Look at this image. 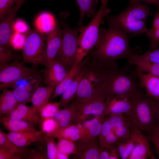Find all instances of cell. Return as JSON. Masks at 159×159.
I'll use <instances>...</instances> for the list:
<instances>
[{"label":"cell","instance_id":"cell-51","mask_svg":"<svg viewBox=\"0 0 159 159\" xmlns=\"http://www.w3.org/2000/svg\"><path fill=\"white\" fill-rule=\"evenodd\" d=\"M29 28L25 21L21 19H17L14 23L13 30L14 32L25 34L28 31Z\"/></svg>","mask_w":159,"mask_h":159},{"label":"cell","instance_id":"cell-26","mask_svg":"<svg viewBox=\"0 0 159 159\" xmlns=\"http://www.w3.org/2000/svg\"><path fill=\"white\" fill-rule=\"evenodd\" d=\"M1 122L9 132H16L28 130H35V124L27 121L15 120L6 117L1 116Z\"/></svg>","mask_w":159,"mask_h":159},{"label":"cell","instance_id":"cell-31","mask_svg":"<svg viewBox=\"0 0 159 159\" xmlns=\"http://www.w3.org/2000/svg\"><path fill=\"white\" fill-rule=\"evenodd\" d=\"M157 8L151 28L146 33L150 40L149 46L152 49L157 48L159 46V7Z\"/></svg>","mask_w":159,"mask_h":159},{"label":"cell","instance_id":"cell-29","mask_svg":"<svg viewBox=\"0 0 159 159\" xmlns=\"http://www.w3.org/2000/svg\"><path fill=\"white\" fill-rule=\"evenodd\" d=\"M80 11L78 27L83 24L84 19L86 15L88 17H93L96 14L95 6L98 2L97 0H75Z\"/></svg>","mask_w":159,"mask_h":159},{"label":"cell","instance_id":"cell-28","mask_svg":"<svg viewBox=\"0 0 159 159\" xmlns=\"http://www.w3.org/2000/svg\"><path fill=\"white\" fill-rule=\"evenodd\" d=\"M105 115H104L86 128L81 130L80 140L83 142H88L95 140L96 137L100 133L102 125Z\"/></svg>","mask_w":159,"mask_h":159},{"label":"cell","instance_id":"cell-50","mask_svg":"<svg viewBox=\"0 0 159 159\" xmlns=\"http://www.w3.org/2000/svg\"><path fill=\"white\" fill-rule=\"evenodd\" d=\"M27 158L30 159H45L48 158L47 155L40 150L30 149L27 150Z\"/></svg>","mask_w":159,"mask_h":159},{"label":"cell","instance_id":"cell-3","mask_svg":"<svg viewBox=\"0 0 159 159\" xmlns=\"http://www.w3.org/2000/svg\"><path fill=\"white\" fill-rule=\"evenodd\" d=\"M153 14L147 4L138 2L129 3L128 6L117 15L108 14L106 16L108 26L120 29L132 36L148 31L146 19L148 16Z\"/></svg>","mask_w":159,"mask_h":159},{"label":"cell","instance_id":"cell-34","mask_svg":"<svg viewBox=\"0 0 159 159\" xmlns=\"http://www.w3.org/2000/svg\"><path fill=\"white\" fill-rule=\"evenodd\" d=\"M57 145V150L68 156L72 153L75 154L76 149V145L74 142L68 139L58 137Z\"/></svg>","mask_w":159,"mask_h":159},{"label":"cell","instance_id":"cell-35","mask_svg":"<svg viewBox=\"0 0 159 159\" xmlns=\"http://www.w3.org/2000/svg\"><path fill=\"white\" fill-rule=\"evenodd\" d=\"M52 134H46L44 137L47 146V155L48 159H57V148Z\"/></svg>","mask_w":159,"mask_h":159},{"label":"cell","instance_id":"cell-37","mask_svg":"<svg viewBox=\"0 0 159 159\" xmlns=\"http://www.w3.org/2000/svg\"><path fill=\"white\" fill-rule=\"evenodd\" d=\"M17 57L11 47H0V67L8 64Z\"/></svg>","mask_w":159,"mask_h":159},{"label":"cell","instance_id":"cell-24","mask_svg":"<svg viewBox=\"0 0 159 159\" xmlns=\"http://www.w3.org/2000/svg\"><path fill=\"white\" fill-rule=\"evenodd\" d=\"M54 88V87L47 85L39 86L33 93L30 101L38 113L41 108L49 102Z\"/></svg>","mask_w":159,"mask_h":159},{"label":"cell","instance_id":"cell-19","mask_svg":"<svg viewBox=\"0 0 159 159\" xmlns=\"http://www.w3.org/2000/svg\"><path fill=\"white\" fill-rule=\"evenodd\" d=\"M136 71L142 88L146 95L152 98L159 99V77L150 73Z\"/></svg>","mask_w":159,"mask_h":159},{"label":"cell","instance_id":"cell-11","mask_svg":"<svg viewBox=\"0 0 159 159\" xmlns=\"http://www.w3.org/2000/svg\"><path fill=\"white\" fill-rule=\"evenodd\" d=\"M25 82L13 87V93L19 103L26 104L30 101L32 95L42 82L39 74L25 78Z\"/></svg>","mask_w":159,"mask_h":159},{"label":"cell","instance_id":"cell-39","mask_svg":"<svg viewBox=\"0 0 159 159\" xmlns=\"http://www.w3.org/2000/svg\"><path fill=\"white\" fill-rule=\"evenodd\" d=\"M120 158V155L116 144L108 148L100 147L99 159H118Z\"/></svg>","mask_w":159,"mask_h":159},{"label":"cell","instance_id":"cell-2","mask_svg":"<svg viewBox=\"0 0 159 159\" xmlns=\"http://www.w3.org/2000/svg\"><path fill=\"white\" fill-rule=\"evenodd\" d=\"M136 71L129 65L119 68L117 64L110 66L101 86L102 96L106 98L118 95L132 99L143 92Z\"/></svg>","mask_w":159,"mask_h":159},{"label":"cell","instance_id":"cell-30","mask_svg":"<svg viewBox=\"0 0 159 159\" xmlns=\"http://www.w3.org/2000/svg\"><path fill=\"white\" fill-rule=\"evenodd\" d=\"M52 135L54 138L61 137L75 142L80 140L81 133L76 125L71 124Z\"/></svg>","mask_w":159,"mask_h":159},{"label":"cell","instance_id":"cell-22","mask_svg":"<svg viewBox=\"0 0 159 159\" xmlns=\"http://www.w3.org/2000/svg\"><path fill=\"white\" fill-rule=\"evenodd\" d=\"M127 59L129 63L135 66L136 71L159 77V64L145 60L137 51L132 54Z\"/></svg>","mask_w":159,"mask_h":159},{"label":"cell","instance_id":"cell-44","mask_svg":"<svg viewBox=\"0 0 159 159\" xmlns=\"http://www.w3.org/2000/svg\"><path fill=\"white\" fill-rule=\"evenodd\" d=\"M21 0H0V19L9 11L14 4L21 6Z\"/></svg>","mask_w":159,"mask_h":159},{"label":"cell","instance_id":"cell-25","mask_svg":"<svg viewBox=\"0 0 159 159\" xmlns=\"http://www.w3.org/2000/svg\"><path fill=\"white\" fill-rule=\"evenodd\" d=\"M65 107L59 110L53 117L57 124V131L71 125L76 115V108L73 102L69 107Z\"/></svg>","mask_w":159,"mask_h":159},{"label":"cell","instance_id":"cell-56","mask_svg":"<svg viewBox=\"0 0 159 159\" xmlns=\"http://www.w3.org/2000/svg\"><path fill=\"white\" fill-rule=\"evenodd\" d=\"M26 0H21L20 1V4L21 5Z\"/></svg>","mask_w":159,"mask_h":159},{"label":"cell","instance_id":"cell-12","mask_svg":"<svg viewBox=\"0 0 159 159\" xmlns=\"http://www.w3.org/2000/svg\"><path fill=\"white\" fill-rule=\"evenodd\" d=\"M105 99L101 97L91 101L82 104L73 103L76 108V114L73 122H81L87 116L93 115L100 116L104 113L105 101Z\"/></svg>","mask_w":159,"mask_h":159},{"label":"cell","instance_id":"cell-52","mask_svg":"<svg viewBox=\"0 0 159 159\" xmlns=\"http://www.w3.org/2000/svg\"><path fill=\"white\" fill-rule=\"evenodd\" d=\"M150 98L155 113L157 124H159V99Z\"/></svg>","mask_w":159,"mask_h":159},{"label":"cell","instance_id":"cell-47","mask_svg":"<svg viewBox=\"0 0 159 159\" xmlns=\"http://www.w3.org/2000/svg\"><path fill=\"white\" fill-rule=\"evenodd\" d=\"M6 115V117L13 120L27 121L33 123L30 118L16 108Z\"/></svg>","mask_w":159,"mask_h":159},{"label":"cell","instance_id":"cell-1","mask_svg":"<svg viewBox=\"0 0 159 159\" xmlns=\"http://www.w3.org/2000/svg\"><path fill=\"white\" fill-rule=\"evenodd\" d=\"M130 37L121 29L114 27L108 26L107 29L100 28L97 42L89 53V57L107 64L116 63L120 59H127L137 51L130 46Z\"/></svg>","mask_w":159,"mask_h":159},{"label":"cell","instance_id":"cell-45","mask_svg":"<svg viewBox=\"0 0 159 159\" xmlns=\"http://www.w3.org/2000/svg\"><path fill=\"white\" fill-rule=\"evenodd\" d=\"M140 56L148 62L159 64V48L152 49Z\"/></svg>","mask_w":159,"mask_h":159},{"label":"cell","instance_id":"cell-14","mask_svg":"<svg viewBox=\"0 0 159 159\" xmlns=\"http://www.w3.org/2000/svg\"><path fill=\"white\" fill-rule=\"evenodd\" d=\"M20 7L18 5L14 6L0 19V47H11L10 39L14 32L15 16Z\"/></svg>","mask_w":159,"mask_h":159},{"label":"cell","instance_id":"cell-32","mask_svg":"<svg viewBox=\"0 0 159 159\" xmlns=\"http://www.w3.org/2000/svg\"><path fill=\"white\" fill-rule=\"evenodd\" d=\"M0 147L6 148L11 150L21 158L22 155L26 156L27 150L25 147L17 146L8 138L7 134L2 129H0Z\"/></svg>","mask_w":159,"mask_h":159},{"label":"cell","instance_id":"cell-40","mask_svg":"<svg viewBox=\"0 0 159 159\" xmlns=\"http://www.w3.org/2000/svg\"><path fill=\"white\" fill-rule=\"evenodd\" d=\"M26 38L25 34L14 32L10 39L11 47L15 49H22Z\"/></svg>","mask_w":159,"mask_h":159},{"label":"cell","instance_id":"cell-33","mask_svg":"<svg viewBox=\"0 0 159 159\" xmlns=\"http://www.w3.org/2000/svg\"><path fill=\"white\" fill-rule=\"evenodd\" d=\"M120 158L128 159L134 149L135 141L131 136L126 139L119 140L116 144Z\"/></svg>","mask_w":159,"mask_h":159},{"label":"cell","instance_id":"cell-38","mask_svg":"<svg viewBox=\"0 0 159 159\" xmlns=\"http://www.w3.org/2000/svg\"><path fill=\"white\" fill-rule=\"evenodd\" d=\"M59 108L58 102H48L41 108L39 112L42 120L53 117Z\"/></svg>","mask_w":159,"mask_h":159},{"label":"cell","instance_id":"cell-9","mask_svg":"<svg viewBox=\"0 0 159 159\" xmlns=\"http://www.w3.org/2000/svg\"><path fill=\"white\" fill-rule=\"evenodd\" d=\"M39 74L35 67H28L22 62L8 64L0 67V90L13 86L21 80Z\"/></svg>","mask_w":159,"mask_h":159},{"label":"cell","instance_id":"cell-55","mask_svg":"<svg viewBox=\"0 0 159 159\" xmlns=\"http://www.w3.org/2000/svg\"><path fill=\"white\" fill-rule=\"evenodd\" d=\"M68 155L64 154L57 150V159H68Z\"/></svg>","mask_w":159,"mask_h":159},{"label":"cell","instance_id":"cell-5","mask_svg":"<svg viewBox=\"0 0 159 159\" xmlns=\"http://www.w3.org/2000/svg\"><path fill=\"white\" fill-rule=\"evenodd\" d=\"M108 0H101L100 8L91 22L87 26L82 25L77 29L80 32L78 37L77 51L75 64H78L94 48L99 36V26L104 24L103 19L110 12L107 6Z\"/></svg>","mask_w":159,"mask_h":159},{"label":"cell","instance_id":"cell-49","mask_svg":"<svg viewBox=\"0 0 159 159\" xmlns=\"http://www.w3.org/2000/svg\"><path fill=\"white\" fill-rule=\"evenodd\" d=\"M21 158L13 151L0 147V159H20Z\"/></svg>","mask_w":159,"mask_h":159},{"label":"cell","instance_id":"cell-17","mask_svg":"<svg viewBox=\"0 0 159 159\" xmlns=\"http://www.w3.org/2000/svg\"><path fill=\"white\" fill-rule=\"evenodd\" d=\"M46 67L43 82L46 85L55 87L65 77L67 71L62 64L55 59Z\"/></svg>","mask_w":159,"mask_h":159},{"label":"cell","instance_id":"cell-18","mask_svg":"<svg viewBox=\"0 0 159 159\" xmlns=\"http://www.w3.org/2000/svg\"><path fill=\"white\" fill-rule=\"evenodd\" d=\"M44 133L42 131L28 130L6 134L8 138L15 144L21 147H26L31 143L42 140Z\"/></svg>","mask_w":159,"mask_h":159},{"label":"cell","instance_id":"cell-13","mask_svg":"<svg viewBox=\"0 0 159 159\" xmlns=\"http://www.w3.org/2000/svg\"><path fill=\"white\" fill-rule=\"evenodd\" d=\"M132 108L131 100L125 97L110 96L106 98L105 101L104 113L106 115L122 114L128 116Z\"/></svg>","mask_w":159,"mask_h":159},{"label":"cell","instance_id":"cell-21","mask_svg":"<svg viewBox=\"0 0 159 159\" xmlns=\"http://www.w3.org/2000/svg\"><path fill=\"white\" fill-rule=\"evenodd\" d=\"M100 148L95 140L86 142L80 140L76 144L75 154L80 159H99Z\"/></svg>","mask_w":159,"mask_h":159},{"label":"cell","instance_id":"cell-8","mask_svg":"<svg viewBox=\"0 0 159 159\" xmlns=\"http://www.w3.org/2000/svg\"><path fill=\"white\" fill-rule=\"evenodd\" d=\"M44 34L36 29L29 31L22 49L23 63H30L34 65L43 64L47 67Z\"/></svg>","mask_w":159,"mask_h":159},{"label":"cell","instance_id":"cell-15","mask_svg":"<svg viewBox=\"0 0 159 159\" xmlns=\"http://www.w3.org/2000/svg\"><path fill=\"white\" fill-rule=\"evenodd\" d=\"M61 26L60 23H57L54 29L47 36L46 46L47 67L54 59L60 47L62 35Z\"/></svg>","mask_w":159,"mask_h":159},{"label":"cell","instance_id":"cell-53","mask_svg":"<svg viewBox=\"0 0 159 159\" xmlns=\"http://www.w3.org/2000/svg\"><path fill=\"white\" fill-rule=\"evenodd\" d=\"M14 109L4 103L0 102V115L8 114Z\"/></svg>","mask_w":159,"mask_h":159},{"label":"cell","instance_id":"cell-42","mask_svg":"<svg viewBox=\"0 0 159 159\" xmlns=\"http://www.w3.org/2000/svg\"><path fill=\"white\" fill-rule=\"evenodd\" d=\"M42 130L46 134H52L58 130L57 122L53 117L45 118L42 120Z\"/></svg>","mask_w":159,"mask_h":159},{"label":"cell","instance_id":"cell-54","mask_svg":"<svg viewBox=\"0 0 159 159\" xmlns=\"http://www.w3.org/2000/svg\"><path fill=\"white\" fill-rule=\"evenodd\" d=\"M129 3L140 2L143 1L148 4H153L159 7V0H128Z\"/></svg>","mask_w":159,"mask_h":159},{"label":"cell","instance_id":"cell-10","mask_svg":"<svg viewBox=\"0 0 159 159\" xmlns=\"http://www.w3.org/2000/svg\"><path fill=\"white\" fill-rule=\"evenodd\" d=\"M131 136L135 141V145L128 159L157 158L153 154L147 137L143 134L141 130L132 125Z\"/></svg>","mask_w":159,"mask_h":159},{"label":"cell","instance_id":"cell-20","mask_svg":"<svg viewBox=\"0 0 159 159\" xmlns=\"http://www.w3.org/2000/svg\"><path fill=\"white\" fill-rule=\"evenodd\" d=\"M88 59V57L87 56L79 63L75 64L73 67L67 71L64 78L55 87L53 93L49 100V102H52L56 98L62 95L72 83L76 74Z\"/></svg>","mask_w":159,"mask_h":159},{"label":"cell","instance_id":"cell-23","mask_svg":"<svg viewBox=\"0 0 159 159\" xmlns=\"http://www.w3.org/2000/svg\"><path fill=\"white\" fill-rule=\"evenodd\" d=\"M85 63L76 74L69 87L61 95V98L58 102L59 108L65 107L70 100L74 99L80 82L86 72Z\"/></svg>","mask_w":159,"mask_h":159},{"label":"cell","instance_id":"cell-7","mask_svg":"<svg viewBox=\"0 0 159 159\" xmlns=\"http://www.w3.org/2000/svg\"><path fill=\"white\" fill-rule=\"evenodd\" d=\"M69 14L67 11L60 13L62 35L61 45L54 59L62 64L67 71L75 64L79 31L77 29L70 28L67 23L66 19Z\"/></svg>","mask_w":159,"mask_h":159},{"label":"cell","instance_id":"cell-46","mask_svg":"<svg viewBox=\"0 0 159 159\" xmlns=\"http://www.w3.org/2000/svg\"><path fill=\"white\" fill-rule=\"evenodd\" d=\"M113 131L112 125L108 117L104 118L100 133L99 135V143H100L111 132Z\"/></svg>","mask_w":159,"mask_h":159},{"label":"cell","instance_id":"cell-6","mask_svg":"<svg viewBox=\"0 0 159 159\" xmlns=\"http://www.w3.org/2000/svg\"><path fill=\"white\" fill-rule=\"evenodd\" d=\"M131 100L132 108L130 115L126 116L132 125L147 135L157 124L151 98L143 92Z\"/></svg>","mask_w":159,"mask_h":159},{"label":"cell","instance_id":"cell-27","mask_svg":"<svg viewBox=\"0 0 159 159\" xmlns=\"http://www.w3.org/2000/svg\"><path fill=\"white\" fill-rule=\"evenodd\" d=\"M57 22L54 16L47 12H44L37 16L34 21L36 30L39 32L45 34L52 31Z\"/></svg>","mask_w":159,"mask_h":159},{"label":"cell","instance_id":"cell-41","mask_svg":"<svg viewBox=\"0 0 159 159\" xmlns=\"http://www.w3.org/2000/svg\"><path fill=\"white\" fill-rule=\"evenodd\" d=\"M0 102L4 103L14 108L19 104L12 90L7 89L3 90L0 97Z\"/></svg>","mask_w":159,"mask_h":159},{"label":"cell","instance_id":"cell-43","mask_svg":"<svg viewBox=\"0 0 159 159\" xmlns=\"http://www.w3.org/2000/svg\"><path fill=\"white\" fill-rule=\"evenodd\" d=\"M147 137L153 144L155 153L159 158V124H157L147 135Z\"/></svg>","mask_w":159,"mask_h":159},{"label":"cell","instance_id":"cell-4","mask_svg":"<svg viewBox=\"0 0 159 159\" xmlns=\"http://www.w3.org/2000/svg\"><path fill=\"white\" fill-rule=\"evenodd\" d=\"M88 57L85 63L86 72L80 82L74 99L73 102L76 103H87L103 97L101 86L107 69L111 65Z\"/></svg>","mask_w":159,"mask_h":159},{"label":"cell","instance_id":"cell-36","mask_svg":"<svg viewBox=\"0 0 159 159\" xmlns=\"http://www.w3.org/2000/svg\"><path fill=\"white\" fill-rule=\"evenodd\" d=\"M26 115L30 118L36 125L40 122V119L36 109L33 106H29L24 103H19L16 108Z\"/></svg>","mask_w":159,"mask_h":159},{"label":"cell","instance_id":"cell-16","mask_svg":"<svg viewBox=\"0 0 159 159\" xmlns=\"http://www.w3.org/2000/svg\"><path fill=\"white\" fill-rule=\"evenodd\" d=\"M108 117L112 126L113 132L119 140H122L131 135L132 124L127 117L122 114L109 115Z\"/></svg>","mask_w":159,"mask_h":159},{"label":"cell","instance_id":"cell-48","mask_svg":"<svg viewBox=\"0 0 159 159\" xmlns=\"http://www.w3.org/2000/svg\"><path fill=\"white\" fill-rule=\"evenodd\" d=\"M119 139L113 131L111 132L99 144L101 148H108L117 143Z\"/></svg>","mask_w":159,"mask_h":159}]
</instances>
